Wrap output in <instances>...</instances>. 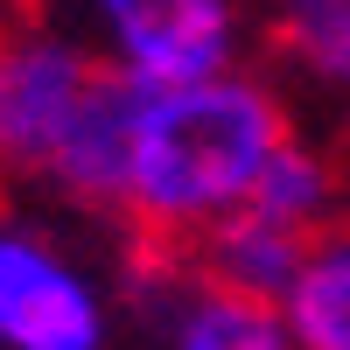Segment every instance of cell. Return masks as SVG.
<instances>
[{"label": "cell", "mask_w": 350, "mask_h": 350, "mask_svg": "<svg viewBox=\"0 0 350 350\" xmlns=\"http://www.w3.org/2000/svg\"><path fill=\"white\" fill-rule=\"evenodd\" d=\"M112 301L77 252L0 224V350H105Z\"/></svg>", "instance_id": "obj_4"}, {"label": "cell", "mask_w": 350, "mask_h": 350, "mask_svg": "<svg viewBox=\"0 0 350 350\" xmlns=\"http://www.w3.org/2000/svg\"><path fill=\"white\" fill-rule=\"evenodd\" d=\"M196 252V280L217 287V295L231 301H259V308H287V295H295V280L308 267V239H295V231H280L267 217H224Z\"/></svg>", "instance_id": "obj_6"}, {"label": "cell", "mask_w": 350, "mask_h": 350, "mask_svg": "<svg viewBox=\"0 0 350 350\" xmlns=\"http://www.w3.org/2000/svg\"><path fill=\"white\" fill-rule=\"evenodd\" d=\"M267 42L315 92L350 98V0H295V8L267 14Z\"/></svg>", "instance_id": "obj_10"}, {"label": "cell", "mask_w": 350, "mask_h": 350, "mask_svg": "<svg viewBox=\"0 0 350 350\" xmlns=\"http://www.w3.org/2000/svg\"><path fill=\"white\" fill-rule=\"evenodd\" d=\"M168 350H301V343H295L280 308L231 301L189 273L168 301Z\"/></svg>", "instance_id": "obj_7"}, {"label": "cell", "mask_w": 350, "mask_h": 350, "mask_svg": "<svg viewBox=\"0 0 350 350\" xmlns=\"http://www.w3.org/2000/svg\"><path fill=\"white\" fill-rule=\"evenodd\" d=\"M280 315L301 350H350V217L308 245V267Z\"/></svg>", "instance_id": "obj_9"}, {"label": "cell", "mask_w": 350, "mask_h": 350, "mask_svg": "<svg viewBox=\"0 0 350 350\" xmlns=\"http://www.w3.org/2000/svg\"><path fill=\"white\" fill-rule=\"evenodd\" d=\"M252 217H267L280 231H295V239H323V231H336V161L315 148V140H287V148L267 161V175H259V189L245 196Z\"/></svg>", "instance_id": "obj_8"}, {"label": "cell", "mask_w": 350, "mask_h": 350, "mask_svg": "<svg viewBox=\"0 0 350 350\" xmlns=\"http://www.w3.org/2000/svg\"><path fill=\"white\" fill-rule=\"evenodd\" d=\"M287 140H295L287 98L259 70L154 92L133 112V168L120 217L154 245H203L224 217L245 211V196Z\"/></svg>", "instance_id": "obj_1"}, {"label": "cell", "mask_w": 350, "mask_h": 350, "mask_svg": "<svg viewBox=\"0 0 350 350\" xmlns=\"http://www.w3.org/2000/svg\"><path fill=\"white\" fill-rule=\"evenodd\" d=\"M84 42L120 84L154 98L245 70L252 14L231 0H105L84 14Z\"/></svg>", "instance_id": "obj_2"}, {"label": "cell", "mask_w": 350, "mask_h": 350, "mask_svg": "<svg viewBox=\"0 0 350 350\" xmlns=\"http://www.w3.org/2000/svg\"><path fill=\"white\" fill-rule=\"evenodd\" d=\"M133 112H140V92L105 70V84L77 112V126L64 133V148H56L42 183L56 196L84 203V211H120L126 203V168H133Z\"/></svg>", "instance_id": "obj_5"}, {"label": "cell", "mask_w": 350, "mask_h": 350, "mask_svg": "<svg viewBox=\"0 0 350 350\" xmlns=\"http://www.w3.org/2000/svg\"><path fill=\"white\" fill-rule=\"evenodd\" d=\"M105 84L98 49L70 21H0V175H49L64 133Z\"/></svg>", "instance_id": "obj_3"}]
</instances>
